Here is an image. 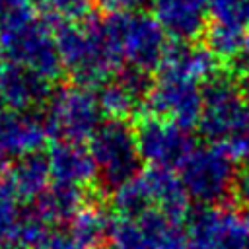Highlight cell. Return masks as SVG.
Returning a JSON list of instances; mask_svg holds the SVG:
<instances>
[{"label": "cell", "mask_w": 249, "mask_h": 249, "mask_svg": "<svg viewBox=\"0 0 249 249\" xmlns=\"http://www.w3.org/2000/svg\"><path fill=\"white\" fill-rule=\"evenodd\" d=\"M152 206H154V200H152V193H150L144 173H138L136 177H132L113 189L111 208L119 216L138 218Z\"/></svg>", "instance_id": "obj_20"}, {"label": "cell", "mask_w": 249, "mask_h": 249, "mask_svg": "<svg viewBox=\"0 0 249 249\" xmlns=\"http://www.w3.org/2000/svg\"><path fill=\"white\" fill-rule=\"evenodd\" d=\"M152 16L177 41H193L206 31V0H150Z\"/></svg>", "instance_id": "obj_13"}, {"label": "cell", "mask_w": 249, "mask_h": 249, "mask_svg": "<svg viewBox=\"0 0 249 249\" xmlns=\"http://www.w3.org/2000/svg\"><path fill=\"white\" fill-rule=\"evenodd\" d=\"M101 105L91 88L72 84L54 89L47 101L45 126L53 140H89L101 124Z\"/></svg>", "instance_id": "obj_4"}, {"label": "cell", "mask_w": 249, "mask_h": 249, "mask_svg": "<svg viewBox=\"0 0 249 249\" xmlns=\"http://www.w3.org/2000/svg\"><path fill=\"white\" fill-rule=\"evenodd\" d=\"M204 39H206V47L218 58L233 60L239 54L247 35H245V29L239 25L224 23V21H212L204 31Z\"/></svg>", "instance_id": "obj_22"}, {"label": "cell", "mask_w": 249, "mask_h": 249, "mask_svg": "<svg viewBox=\"0 0 249 249\" xmlns=\"http://www.w3.org/2000/svg\"><path fill=\"white\" fill-rule=\"evenodd\" d=\"M8 175L16 187L18 196L23 200L37 198L49 187V181L53 177L49 158H47V154H41V152H31V154L19 156L12 163Z\"/></svg>", "instance_id": "obj_17"}, {"label": "cell", "mask_w": 249, "mask_h": 249, "mask_svg": "<svg viewBox=\"0 0 249 249\" xmlns=\"http://www.w3.org/2000/svg\"><path fill=\"white\" fill-rule=\"evenodd\" d=\"M136 220L148 235L152 249H189L187 231L179 226V222L167 218L160 208L152 206Z\"/></svg>", "instance_id": "obj_19"}, {"label": "cell", "mask_w": 249, "mask_h": 249, "mask_svg": "<svg viewBox=\"0 0 249 249\" xmlns=\"http://www.w3.org/2000/svg\"><path fill=\"white\" fill-rule=\"evenodd\" d=\"M204 109L198 130L212 144H222L231 132L249 123V99L237 88V82L226 76H214L202 88Z\"/></svg>", "instance_id": "obj_7"}, {"label": "cell", "mask_w": 249, "mask_h": 249, "mask_svg": "<svg viewBox=\"0 0 249 249\" xmlns=\"http://www.w3.org/2000/svg\"><path fill=\"white\" fill-rule=\"evenodd\" d=\"M218 56L204 45H191L189 41H177L165 45L161 60L158 64L160 80H185V82H208L218 76Z\"/></svg>", "instance_id": "obj_10"}, {"label": "cell", "mask_w": 249, "mask_h": 249, "mask_svg": "<svg viewBox=\"0 0 249 249\" xmlns=\"http://www.w3.org/2000/svg\"><path fill=\"white\" fill-rule=\"evenodd\" d=\"M49 138L45 121L29 111H0V156L19 158L39 152Z\"/></svg>", "instance_id": "obj_12"}, {"label": "cell", "mask_w": 249, "mask_h": 249, "mask_svg": "<svg viewBox=\"0 0 249 249\" xmlns=\"http://www.w3.org/2000/svg\"><path fill=\"white\" fill-rule=\"evenodd\" d=\"M51 82L29 68L12 62H0V95L4 105L14 111H31L51 97Z\"/></svg>", "instance_id": "obj_11"}, {"label": "cell", "mask_w": 249, "mask_h": 249, "mask_svg": "<svg viewBox=\"0 0 249 249\" xmlns=\"http://www.w3.org/2000/svg\"><path fill=\"white\" fill-rule=\"evenodd\" d=\"M222 146L233 161H243V163H249V123L239 126L235 132H231L222 144Z\"/></svg>", "instance_id": "obj_29"}, {"label": "cell", "mask_w": 249, "mask_h": 249, "mask_svg": "<svg viewBox=\"0 0 249 249\" xmlns=\"http://www.w3.org/2000/svg\"><path fill=\"white\" fill-rule=\"evenodd\" d=\"M128 91H132L138 99H146V95L150 93V89L154 88V82H152V76H150V70H144V68H138V66H126L123 70L117 72L115 76Z\"/></svg>", "instance_id": "obj_28"}, {"label": "cell", "mask_w": 249, "mask_h": 249, "mask_svg": "<svg viewBox=\"0 0 249 249\" xmlns=\"http://www.w3.org/2000/svg\"><path fill=\"white\" fill-rule=\"evenodd\" d=\"M43 19L53 23L84 21L91 16V0H35Z\"/></svg>", "instance_id": "obj_24"}, {"label": "cell", "mask_w": 249, "mask_h": 249, "mask_svg": "<svg viewBox=\"0 0 249 249\" xmlns=\"http://www.w3.org/2000/svg\"><path fill=\"white\" fill-rule=\"evenodd\" d=\"M107 243L111 249H152L140 222L136 218L126 216L111 220Z\"/></svg>", "instance_id": "obj_23"}, {"label": "cell", "mask_w": 249, "mask_h": 249, "mask_svg": "<svg viewBox=\"0 0 249 249\" xmlns=\"http://www.w3.org/2000/svg\"><path fill=\"white\" fill-rule=\"evenodd\" d=\"M144 109L148 115L173 121L183 128H193L198 124L204 109L202 89L195 82L160 80L146 95Z\"/></svg>", "instance_id": "obj_9"}, {"label": "cell", "mask_w": 249, "mask_h": 249, "mask_svg": "<svg viewBox=\"0 0 249 249\" xmlns=\"http://www.w3.org/2000/svg\"><path fill=\"white\" fill-rule=\"evenodd\" d=\"M148 0H99V4L109 12H136Z\"/></svg>", "instance_id": "obj_32"}, {"label": "cell", "mask_w": 249, "mask_h": 249, "mask_svg": "<svg viewBox=\"0 0 249 249\" xmlns=\"http://www.w3.org/2000/svg\"><path fill=\"white\" fill-rule=\"evenodd\" d=\"M101 25L121 60L144 70L158 68L167 45V33L154 16L142 12H111L101 18Z\"/></svg>", "instance_id": "obj_3"}, {"label": "cell", "mask_w": 249, "mask_h": 249, "mask_svg": "<svg viewBox=\"0 0 249 249\" xmlns=\"http://www.w3.org/2000/svg\"><path fill=\"white\" fill-rule=\"evenodd\" d=\"M10 167H12V163H10V158H6V156H0V177H6V175L10 173Z\"/></svg>", "instance_id": "obj_36"}, {"label": "cell", "mask_w": 249, "mask_h": 249, "mask_svg": "<svg viewBox=\"0 0 249 249\" xmlns=\"http://www.w3.org/2000/svg\"><path fill=\"white\" fill-rule=\"evenodd\" d=\"M51 173L56 183H68L86 187L97 177V165L89 148L82 142L56 140L47 152Z\"/></svg>", "instance_id": "obj_14"}, {"label": "cell", "mask_w": 249, "mask_h": 249, "mask_svg": "<svg viewBox=\"0 0 249 249\" xmlns=\"http://www.w3.org/2000/svg\"><path fill=\"white\" fill-rule=\"evenodd\" d=\"M33 249H76L70 235L62 231H51L33 247Z\"/></svg>", "instance_id": "obj_30"}, {"label": "cell", "mask_w": 249, "mask_h": 249, "mask_svg": "<svg viewBox=\"0 0 249 249\" xmlns=\"http://www.w3.org/2000/svg\"><path fill=\"white\" fill-rule=\"evenodd\" d=\"M86 202H88V196L84 187L54 183V185H49L35 198L33 208L47 224H64V222H70Z\"/></svg>", "instance_id": "obj_16"}, {"label": "cell", "mask_w": 249, "mask_h": 249, "mask_svg": "<svg viewBox=\"0 0 249 249\" xmlns=\"http://www.w3.org/2000/svg\"><path fill=\"white\" fill-rule=\"evenodd\" d=\"M237 88H239L241 95H243L245 99H249V70L239 72V78H237Z\"/></svg>", "instance_id": "obj_35"}, {"label": "cell", "mask_w": 249, "mask_h": 249, "mask_svg": "<svg viewBox=\"0 0 249 249\" xmlns=\"http://www.w3.org/2000/svg\"><path fill=\"white\" fill-rule=\"evenodd\" d=\"M21 212L16 202H0V247L16 249Z\"/></svg>", "instance_id": "obj_27"}, {"label": "cell", "mask_w": 249, "mask_h": 249, "mask_svg": "<svg viewBox=\"0 0 249 249\" xmlns=\"http://www.w3.org/2000/svg\"><path fill=\"white\" fill-rule=\"evenodd\" d=\"M62 68L70 74L74 84L97 88L109 82L119 72L121 56L109 43L101 19L89 16L88 19L58 23L54 33Z\"/></svg>", "instance_id": "obj_1"}, {"label": "cell", "mask_w": 249, "mask_h": 249, "mask_svg": "<svg viewBox=\"0 0 249 249\" xmlns=\"http://www.w3.org/2000/svg\"><path fill=\"white\" fill-rule=\"evenodd\" d=\"M134 134L142 161L152 167H181L196 148L189 128L154 115L140 117L134 126Z\"/></svg>", "instance_id": "obj_8"}, {"label": "cell", "mask_w": 249, "mask_h": 249, "mask_svg": "<svg viewBox=\"0 0 249 249\" xmlns=\"http://www.w3.org/2000/svg\"><path fill=\"white\" fill-rule=\"evenodd\" d=\"M235 163L218 144L195 148L179 167V177L189 196L200 204H216L233 191Z\"/></svg>", "instance_id": "obj_6"}, {"label": "cell", "mask_w": 249, "mask_h": 249, "mask_svg": "<svg viewBox=\"0 0 249 249\" xmlns=\"http://www.w3.org/2000/svg\"><path fill=\"white\" fill-rule=\"evenodd\" d=\"M97 99H99V105L105 117L123 119V121H126V117H132L138 111V107L144 103L132 91H128L117 78L101 86Z\"/></svg>", "instance_id": "obj_21"}, {"label": "cell", "mask_w": 249, "mask_h": 249, "mask_svg": "<svg viewBox=\"0 0 249 249\" xmlns=\"http://www.w3.org/2000/svg\"><path fill=\"white\" fill-rule=\"evenodd\" d=\"M231 64H233V68H237V72L249 70V35H247V39H245V43H243L239 54L231 60Z\"/></svg>", "instance_id": "obj_34"}, {"label": "cell", "mask_w": 249, "mask_h": 249, "mask_svg": "<svg viewBox=\"0 0 249 249\" xmlns=\"http://www.w3.org/2000/svg\"><path fill=\"white\" fill-rule=\"evenodd\" d=\"M31 2L33 0H0V19L8 18L12 14L31 10Z\"/></svg>", "instance_id": "obj_33"}, {"label": "cell", "mask_w": 249, "mask_h": 249, "mask_svg": "<svg viewBox=\"0 0 249 249\" xmlns=\"http://www.w3.org/2000/svg\"><path fill=\"white\" fill-rule=\"evenodd\" d=\"M0 62L19 64L49 82L64 72L49 21L31 10L0 19Z\"/></svg>", "instance_id": "obj_2"}, {"label": "cell", "mask_w": 249, "mask_h": 249, "mask_svg": "<svg viewBox=\"0 0 249 249\" xmlns=\"http://www.w3.org/2000/svg\"><path fill=\"white\" fill-rule=\"evenodd\" d=\"M49 233L47 222L37 214L35 208L23 210L19 228H18V239H16V249H33L45 235Z\"/></svg>", "instance_id": "obj_26"}, {"label": "cell", "mask_w": 249, "mask_h": 249, "mask_svg": "<svg viewBox=\"0 0 249 249\" xmlns=\"http://www.w3.org/2000/svg\"><path fill=\"white\" fill-rule=\"evenodd\" d=\"M111 216L99 204L86 202L70 220L68 235L76 249H101L109 237Z\"/></svg>", "instance_id": "obj_18"}, {"label": "cell", "mask_w": 249, "mask_h": 249, "mask_svg": "<svg viewBox=\"0 0 249 249\" xmlns=\"http://www.w3.org/2000/svg\"><path fill=\"white\" fill-rule=\"evenodd\" d=\"M206 6L214 21L249 27V0H206Z\"/></svg>", "instance_id": "obj_25"}, {"label": "cell", "mask_w": 249, "mask_h": 249, "mask_svg": "<svg viewBox=\"0 0 249 249\" xmlns=\"http://www.w3.org/2000/svg\"><path fill=\"white\" fill-rule=\"evenodd\" d=\"M89 152L107 189H115L140 173V152L134 128L123 119H107L89 138Z\"/></svg>", "instance_id": "obj_5"}, {"label": "cell", "mask_w": 249, "mask_h": 249, "mask_svg": "<svg viewBox=\"0 0 249 249\" xmlns=\"http://www.w3.org/2000/svg\"><path fill=\"white\" fill-rule=\"evenodd\" d=\"M233 195H235V198H237L243 206L249 208V163H245V167L235 173Z\"/></svg>", "instance_id": "obj_31"}, {"label": "cell", "mask_w": 249, "mask_h": 249, "mask_svg": "<svg viewBox=\"0 0 249 249\" xmlns=\"http://www.w3.org/2000/svg\"><path fill=\"white\" fill-rule=\"evenodd\" d=\"M144 177L150 187L156 208H160L173 222L187 220L191 212V196L181 177L167 167H152L144 171Z\"/></svg>", "instance_id": "obj_15"}]
</instances>
